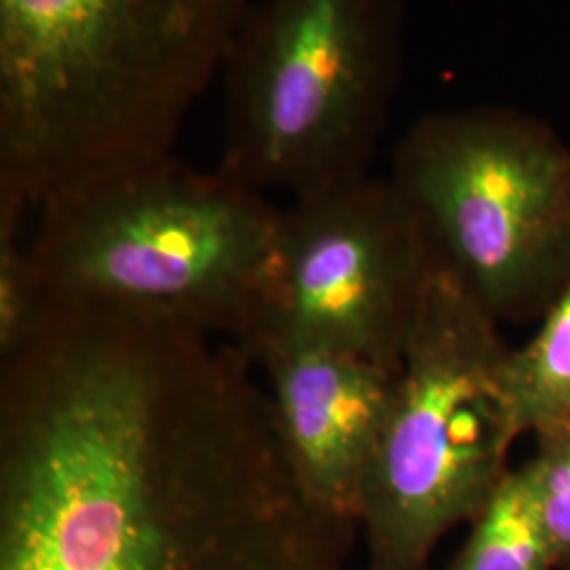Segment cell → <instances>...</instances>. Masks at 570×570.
Listing matches in <instances>:
<instances>
[{"instance_id": "6da1fadb", "label": "cell", "mask_w": 570, "mask_h": 570, "mask_svg": "<svg viewBox=\"0 0 570 570\" xmlns=\"http://www.w3.org/2000/svg\"><path fill=\"white\" fill-rule=\"evenodd\" d=\"M239 346L53 306L0 360V570H345Z\"/></svg>"}, {"instance_id": "7a4b0ae2", "label": "cell", "mask_w": 570, "mask_h": 570, "mask_svg": "<svg viewBox=\"0 0 570 570\" xmlns=\"http://www.w3.org/2000/svg\"><path fill=\"white\" fill-rule=\"evenodd\" d=\"M249 0H0V193L174 153Z\"/></svg>"}, {"instance_id": "3957f363", "label": "cell", "mask_w": 570, "mask_h": 570, "mask_svg": "<svg viewBox=\"0 0 570 570\" xmlns=\"http://www.w3.org/2000/svg\"><path fill=\"white\" fill-rule=\"evenodd\" d=\"M32 216L28 249L51 305L239 343L282 207L220 167L165 153L58 188Z\"/></svg>"}, {"instance_id": "277c9868", "label": "cell", "mask_w": 570, "mask_h": 570, "mask_svg": "<svg viewBox=\"0 0 570 570\" xmlns=\"http://www.w3.org/2000/svg\"><path fill=\"white\" fill-rule=\"evenodd\" d=\"M404 53V0H249L223 60L220 169L289 202L370 178Z\"/></svg>"}, {"instance_id": "5b68a950", "label": "cell", "mask_w": 570, "mask_h": 570, "mask_svg": "<svg viewBox=\"0 0 570 570\" xmlns=\"http://www.w3.org/2000/svg\"><path fill=\"white\" fill-rule=\"evenodd\" d=\"M499 324L440 261L360 499L366 570H429L444 534L471 524L510 473L520 431Z\"/></svg>"}, {"instance_id": "8992f818", "label": "cell", "mask_w": 570, "mask_h": 570, "mask_svg": "<svg viewBox=\"0 0 570 570\" xmlns=\"http://www.w3.org/2000/svg\"><path fill=\"white\" fill-rule=\"evenodd\" d=\"M389 180L494 320L543 315L570 284V148L539 117L429 112L397 144Z\"/></svg>"}, {"instance_id": "52a82bcc", "label": "cell", "mask_w": 570, "mask_h": 570, "mask_svg": "<svg viewBox=\"0 0 570 570\" xmlns=\"http://www.w3.org/2000/svg\"><path fill=\"white\" fill-rule=\"evenodd\" d=\"M442 256L391 180L366 178L282 207L244 338L326 348L397 374Z\"/></svg>"}, {"instance_id": "ba28073f", "label": "cell", "mask_w": 570, "mask_h": 570, "mask_svg": "<svg viewBox=\"0 0 570 570\" xmlns=\"http://www.w3.org/2000/svg\"><path fill=\"white\" fill-rule=\"evenodd\" d=\"M247 357L265 372L273 425L298 484L324 510L357 522L397 374L326 348H261Z\"/></svg>"}, {"instance_id": "9c48e42d", "label": "cell", "mask_w": 570, "mask_h": 570, "mask_svg": "<svg viewBox=\"0 0 570 570\" xmlns=\"http://www.w3.org/2000/svg\"><path fill=\"white\" fill-rule=\"evenodd\" d=\"M503 389L520 435L570 423V284L529 343L510 348Z\"/></svg>"}, {"instance_id": "30bf717a", "label": "cell", "mask_w": 570, "mask_h": 570, "mask_svg": "<svg viewBox=\"0 0 570 570\" xmlns=\"http://www.w3.org/2000/svg\"><path fill=\"white\" fill-rule=\"evenodd\" d=\"M446 570H556L550 539L522 469L511 471L471 522Z\"/></svg>"}, {"instance_id": "8fae6325", "label": "cell", "mask_w": 570, "mask_h": 570, "mask_svg": "<svg viewBox=\"0 0 570 570\" xmlns=\"http://www.w3.org/2000/svg\"><path fill=\"white\" fill-rule=\"evenodd\" d=\"M30 214L18 197L0 195V360L28 345L53 308L23 235Z\"/></svg>"}, {"instance_id": "7c38bea8", "label": "cell", "mask_w": 570, "mask_h": 570, "mask_svg": "<svg viewBox=\"0 0 570 570\" xmlns=\"http://www.w3.org/2000/svg\"><path fill=\"white\" fill-rule=\"evenodd\" d=\"M534 435L537 454L522 471L548 532L556 569L570 570V423Z\"/></svg>"}]
</instances>
